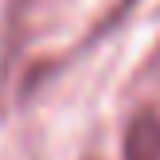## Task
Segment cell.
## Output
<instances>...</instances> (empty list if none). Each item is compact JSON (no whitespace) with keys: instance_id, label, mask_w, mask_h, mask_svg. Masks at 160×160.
<instances>
[{"instance_id":"1","label":"cell","mask_w":160,"mask_h":160,"mask_svg":"<svg viewBox=\"0 0 160 160\" xmlns=\"http://www.w3.org/2000/svg\"><path fill=\"white\" fill-rule=\"evenodd\" d=\"M121 160H160V109L145 106L121 133Z\"/></svg>"}]
</instances>
